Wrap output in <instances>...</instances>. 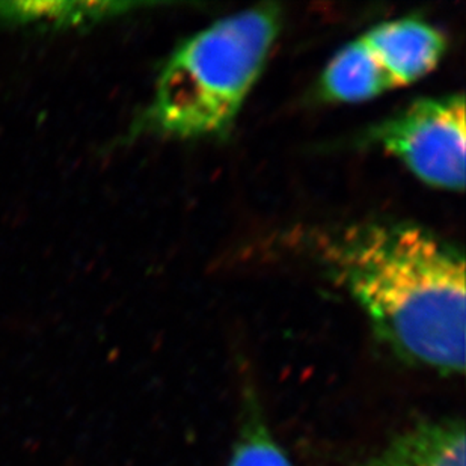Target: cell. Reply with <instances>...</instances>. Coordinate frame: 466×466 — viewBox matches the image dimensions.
I'll use <instances>...</instances> for the list:
<instances>
[{"instance_id": "8992f818", "label": "cell", "mask_w": 466, "mask_h": 466, "mask_svg": "<svg viewBox=\"0 0 466 466\" xmlns=\"http://www.w3.org/2000/svg\"><path fill=\"white\" fill-rule=\"evenodd\" d=\"M391 91L361 36L339 50L321 73L319 94L326 102L361 103Z\"/></svg>"}, {"instance_id": "5b68a950", "label": "cell", "mask_w": 466, "mask_h": 466, "mask_svg": "<svg viewBox=\"0 0 466 466\" xmlns=\"http://www.w3.org/2000/svg\"><path fill=\"white\" fill-rule=\"evenodd\" d=\"M465 422L444 417L399 431L357 466H465Z\"/></svg>"}, {"instance_id": "277c9868", "label": "cell", "mask_w": 466, "mask_h": 466, "mask_svg": "<svg viewBox=\"0 0 466 466\" xmlns=\"http://www.w3.org/2000/svg\"><path fill=\"white\" fill-rule=\"evenodd\" d=\"M361 38L391 89L422 79L447 52L444 34L418 18L380 23Z\"/></svg>"}, {"instance_id": "ba28073f", "label": "cell", "mask_w": 466, "mask_h": 466, "mask_svg": "<svg viewBox=\"0 0 466 466\" xmlns=\"http://www.w3.org/2000/svg\"><path fill=\"white\" fill-rule=\"evenodd\" d=\"M228 466H293L286 451L273 438L251 387L245 388L242 422Z\"/></svg>"}, {"instance_id": "52a82bcc", "label": "cell", "mask_w": 466, "mask_h": 466, "mask_svg": "<svg viewBox=\"0 0 466 466\" xmlns=\"http://www.w3.org/2000/svg\"><path fill=\"white\" fill-rule=\"evenodd\" d=\"M130 2H0V20L18 25L82 26L123 14Z\"/></svg>"}, {"instance_id": "3957f363", "label": "cell", "mask_w": 466, "mask_h": 466, "mask_svg": "<svg viewBox=\"0 0 466 466\" xmlns=\"http://www.w3.org/2000/svg\"><path fill=\"white\" fill-rule=\"evenodd\" d=\"M373 141L418 180L436 189L465 187V97L421 98L374 128Z\"/></svg>"}, {"instance_id": "6da1fadb", "label": "cell", "mask_w": 466, "mask_h": 466, "mask_svg": "<svg viewBox=\"0 0 466 466\" xmlns=\"http://www.w3.org/2000/svg\"><path fill=\"white\" fill-rule=\"evenodd\" d=\"M309 247L397 357L442 376L465 373V258L458 248L394 222L321 229Z\"/></svg>"}, {"instance_id": "7a4b0ae2", "label": "cell", "mask_w": 466, "mask_h": 466, "mask_svg": "<svg viewBox=\"0 0 466 466\" xmlns=\"http://www.w3.org/2000/svg\"><path fill=\"white\" fill-rule=\"evenodd\" d=\"M281 9L259 5L220 18L177 47L139 128L174 139L224 137L281 31Z\"/></svg>"}]
</instances>
